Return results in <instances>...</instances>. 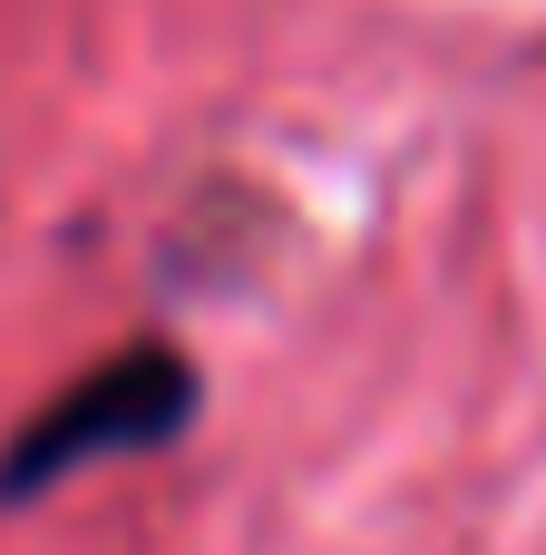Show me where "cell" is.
Here are the masks:
<instances>
[{"label": "cell", "mask_w": 546, "mask_h": 555, "mask_svg": "<svg viewBox=\"0 0 546 555\" xmlns=\"http://www.w3.org/2000/svg\"><path fill=\"white\" fill-rule=\"evenodd\" d=\"M195 400H205V380H195V361L176 341H137V351L78 371L49 410H29L0 439V517L39 507L49 488H68L98 459H156L166 439H186Z\"/></svg>", "instance_id": "6da1fadb"}]
</instances>
